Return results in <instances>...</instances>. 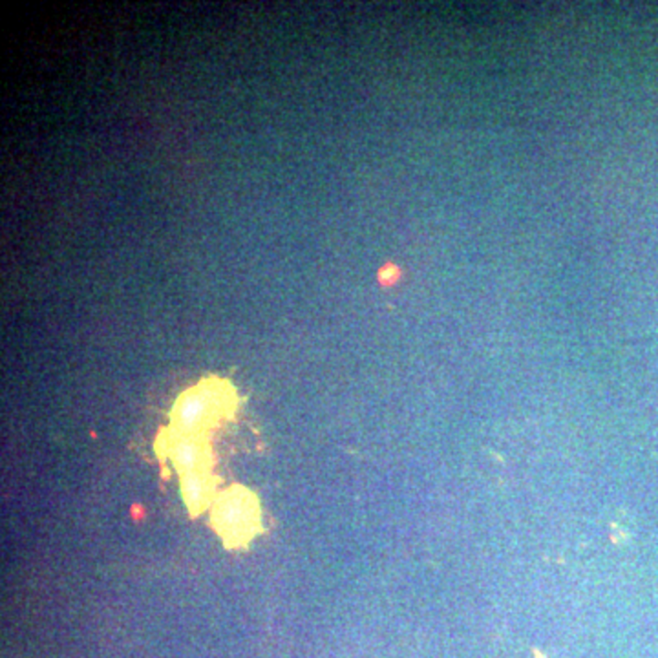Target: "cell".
<instances>
[{
	"mask_svg": "<svg viewBox=\"0 0 658 658\" xmlns=\"http://www.w3.org/2000/svg\"><path fill=\"white\" fill-rule=\"evenodd\" d=\"M399 275H401V273H399L397 267L386 266L381 269V273H378V280H381V284H384V286H392L393 282L399 278Z\"/></svg>",
	"mask_w": 658,
	"mask_h": 658,
	"instance_id": "6da1fadb",
	"label": "cell"
}]
</instances>
